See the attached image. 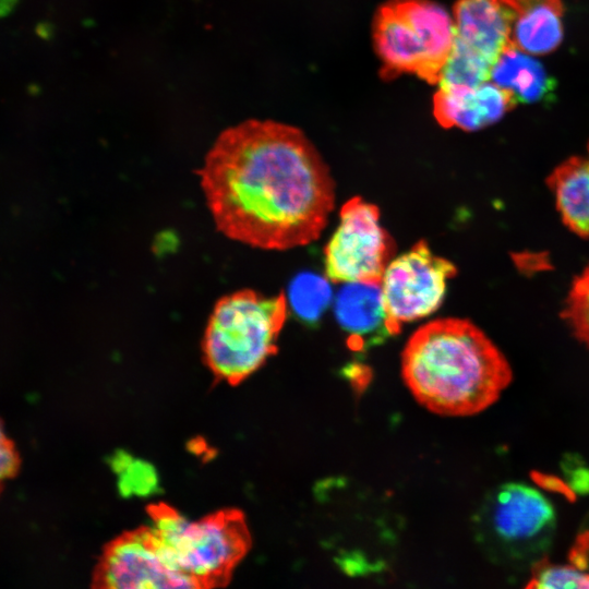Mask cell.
<instances>
[{"label":"cell","instance_id":"23","mask_svg":"<svg viewBox=\"0 0 589 589\" xmlns=\"http://www.w3.org/2000/svg\"><path fill=\"white\" fill-rule=\"evenodd\" d=\"M17 0H0V17L12 11Z\"/></svg>","mask_w":589,"mask_h":589},{"label":"cell","instance_id":"24","mask_svg":"<svg viewBox=\"0 0 589 589\" xmlns=\"http://www.w3.org/2000/svg\"><path fill=\"white\" fill-rule=\"evenodd\" d=\"M587 152H588L587 158L589 159V143H588V146H587Z\"/></svg>","mask_w":589,"mask_h":589},{"label":"cell","instance_id":"19","mask_svg":"<svg viewBox=\"0 0 589 589\" xmlns=\"http://www.w3.org/2000/svg\"><path fill=\"white\" fill-rule=\"evenodd\" d=\"M528 588L564 589L589 588V572L581 565L551 564L544 558L532 567Z\"/></svg>","mask_w":589,"mask_h":589},{"label":"cell","instance_id":"21","mask_svg":"<svg viewBox=\"0 0 589 589\" xmlns=\"http://www.w3.org/2000/svg\"><path fill=\"white\" fill-rule=\"evenodd\" d=\"M20 468V455L13 442L7 436L0 420V493L4 484L12 479Z\"/></svg>","mask_w":589,"mask_h":589},{"label":"cell","instance_id":"14","mask_svg":"<svg viewBox=\"0 0 589 589\" xmlns=\"http://www.w3.org/2000/svg\"><path fill=\"white\" fill-rule=\"evenodd\" d=\"M556 211L563 224L581 238H589V159L572 156L548 176Z\"/></svg>","mask_w":589,"mask_h":589},{"label":"cell","instance_id":"3","mask_svg":"<svg viewBox=\"0 0 589 589\" xmlns=\"http://www.w3.org/2000/svg\"><path fill=\"white\" fill-rule=\"evenodd\" d=\"M287 315L285 292L266 297L242 289L221 297L204 332L205 363L218 380L242 382L276 353Z\"/></svg>","mask_w":589,"mask_h":589},{"label":"cell","instance_id":"20","mask_svg":"<svg viewBox=\"0 0 589 589\" xmlns=\"http://www.w3.org/2000/svg\"><path fill=\"white\" fill-rule=\"evenodd\" d=\"M119 453L113 458V469L119 473V488L125 495L140 494L146 495L154 491L157 485V478L152 466L141 461L133 460L125 454Z\"/></svg>","mask_w":589,"mask_h":589},{"label":"cell","instance_id":"16","mask_svg":"<svg viewBox=\"0 0 589 589\" xmlns=\"http://www.w3.org/2000/svg\"><path fill=\"white\" fill-rule=\"evenodd\" d=\"M328 281L326 276L314 274H302L292 280L287 300L299 318L309 324L317 322L330 300Z\"/></svg>","mask_w":589,"mask_h":589},{"label":"cell","instance_id":"5","mask_svg":"<svg viewBox=\"0 0 589 589\" xmlns=\"http://www.w3.org/2000/svg\"><path fill=\"white\" fill-rule=\"evenodd\" d=\"M472 521L483 552L494 563L512 567H533L542 561L556 528L552 503L540 490L522 482L493 489Z\"/></svg>","mask_w":589,"mask_h":589},{"label":"cell","instance_id":"13","mask_svg":"<svg viewBox=\"0 0 589 589\" xmlns=\"http://www.w3.org/2000/svg\"><path fill=\"white\" fill-rule=\"evenodd\" d=\"M512 16V44L541 56L555 50L563 39L562 0H504Z\"/></svg>","mask_w":589,"mask_h":589},{"label":"cell","instance_id":"15","mask_svg":"<svg viewBox=\"0 0 589 589\" xmlns=\"http://www.w3.org/2000/svg\"><path fill=\"white\" fill-rule=\"evenodd\" d=\"M490 81L513 94L518 101H537L549 91L551 82L545 70L532 55L514 46L507 48L494 62Z\"/></svg>","mask_w":589,"mask_h":589},{"label":"cell","instance_id":"18","mask_svg":"<svg viewBox=\"0 0 589 589\" xmlns=\"http://www.w3.org/2000/svg\"><path fill=\"white\" fill-rule=\"evenodd\" d=\"M561 316L573 335L589 348V265L573 279Z\"/></svg>","mask_w":589,"mask_h":589},{"label":"cell","instance_id":"7","mask_svg":"<svg viewBox=\"0 0 589 589\" xmlns=\"http://www.w3.org/2000/svg\"><path fill=\"white\" fill-rule=\"evenodd\" d=\"M380 218L378 207L360 196L341 206L339 224L324 248L330 283H381L396 245Z\"/></svg>","mask_w":589,"mask_h":589},{"label":"cell","instance_id":"4","mask_svg":"<svg viewBox=\"0 0 589 589\" xmlns=\"http://www.w3.org/2000/svg\"><path fill=\"white\" fill-rule=\"evenodd\" d=\"M381 74H414L437 84L455 43L453 16L432 0H388L373 19Z\"/></svg>","mask_w":589,"mask_h":589},{"label":"cell","instance_id":"17","mask_svg":"<svg viewBox=\"0 0 589 589\" xmlns=\"http://www.w3.org/2000/svg\"><path fill=\"white\" fill-rule=\"evenodd\" d=\"M492 64L454 43L437 85L473 87L490 81Z\"/></svg>","mask_w":589,"mask_h":589},{"label":"cell","instance_id":"1","mask_svg":"<svg viewBox=\"0 0 589 589\" xmlns=\"http://www.w3.org/2000/svg\"><path fill=\"white\" fill-rule=\"evenodd\" d=\"M217 230L263 250L315 241L335 206L329 168L304 133L272 120L226 129L197 171Z\"/></svg>","mask_w":589,"mask_h":589},{"label":"cell","instance_id":"22","mask_svg":"<svg viewBox=\"0 0 589 589\" xmlns=\"http://www.w3.org/2000/svg\"><path fill=\"white\" fill-rule=\"evenodd\" d=\"M568 483L578 492H589V468L580 465L579 461L569 459L565 462Z\"/></svg>","mask_w":589,"mask_h":589},{"label":"cell","instance_id":"8","mask_svg":"<svg viewBox=\"0 0 589 589\" xmlns=\"http://www.w3.org/2000/svg\"><path fill=\"white\" fill-rule=\"evenodd\" d=\"M456 275V265L433 253L425 240L393 257L380 283L390 336L398 335L404 324L434 313L444 300L447 280Z\"/></svg>","mask_w":589,"mask_h":589},{"label":"cell","instance_id":"6","mask_svg":"<svg viewBox=\"0 0 589 589\" xmlns=\"http://www.w3.org/2000/svg\"><path fill=\"white\" fill-rule=\"evenodd\" d=\"M151 518L148 529L166 557L197 588L224 585L249 548L244 519L235 510L191 521L159 505L152 508Z\"/></svg>","mask_w":589,"mask_h":589},{"label":"cell","instance_id":"12","mask_svg":"<svg viewBox=\"0 0 589 589\" xmlns=\"http://www.w3.org/2000/svg\"><path fill=\"white\" fill-rule=\"evenodd\" d=\"M339 325L351 336L350 347L362 350L390 336L380 283H347L335 299Z\"/></svg>","mask_w":589,"mask_h":589},{"label":"cell","instance_id":"2","mask_svg":"<svg viewBox=\"0 0 589 589\" xmlns=\"http://www.w3.org/2000/svg\"><path fill=\"white\" fill-rule=\"evenodd\" d=\"M401 376L433 413L468 417L492 406L510 384L509 362L473 322L442 317L420 326L401 352Z\"/></svg>","mask_w":589,"mask_h":589},{"label":"cell","instance_id":"9","mask_svg":"<svg viewBox=\"0 0 589 589\" xmlns=\"http://www.w3.org/2000/svg\"><path fill=\"white\" fill-rule=\"evenodd\" d=\"M94 586L108 589L196 587L170 563L148 527L125 533L106 548L94 574Z\"/></svg>","mask_w":589,"mask_h":589},{"label":"cell","instance_id":"11","mask_svg":"<svg viewBox=\"0 0 589 589\" xmlns=\"http://www.w3.org/2000/svg\"><path fill=\"white\" fill-rule=\"evenodd\" d=\"M455 44L494 64L512 44V16L504 0H458L453 9Z\"/></svg>","mask_w":589,"mask_h":589},{"label":"cell","instance_id":"10","mask_svg":"<svg viewBox=\"0 0 589 589\" xmlns=\"http://www.w3.org/2000/svg\"><path fill=\"white\" fill-rule=\"evenodd\" d=\"M517 100L491 81L480 85L441 86L433 96V115L443 128L478 131L498 121Z\"/></svg>","mask_w":589,"mask_h":589}]
</instances>
